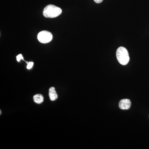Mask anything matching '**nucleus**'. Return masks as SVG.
Here are the masks:
<instances>
[{
	"label": "nucleus",
	"instance_id": "20e7f679",
	"mask_svg": "<svg viewBox=\"0 0 149 149\" xmlns=\"http://www.w3.org/2000/svg\"><path fill=\"white\" fill-rule=\"evenodd\" d=\"M131 103L129 99H123L121 100L119 103V107L122 110L129 109L131 106Z\"/></svg>",
	"mask_w": 149,
	"mask_h": 149
},
{
	"label": "nucleus",
	"instance_id": "39448f33",
	"mask_svg": "<svg viewBox=\"0 0 149 149\" xmlns=\"http://www.w3.org/2000/svg\"><path fill=\"white\" fill-rule=\"evenodd\" d=\"M49 97L51 101H54L58 98V95L54 87H51L49 90Z\"/></svg>",
	"mask_w": 149,
	"mask_h": 149
},
{
	"label": "nucleus",
	"instance_id": "1a4fd4ad",
	"mask_svg": "<svg viewBox=\"0 0 149 149\" xmlns=\"http://www.w3.org/2000/svg\"><path fill=\"white\" fill-rule=\"evenodd\" d=\"M103 1V0H94V1L97 3H102Z\"/></svg>",
	"mask_w": 149,
	"mask_h": 149
},
{
	"label": "nucleus",
	"instance_id": "f03ea898",
	"mask_svg": "<svg viewBox=\"0 0 149 149\" xmlns=\"http://www.w3.org/2000/svg\"><path fill=\"white\" fill-rule=\"evenodd\" d=\"M116 56L118 62L122 65H126L130 61L128 51L124 47H119L117 49Z\"/></svg>",
	"mask_w": 149,
	"mask_h": 149
},
{
	"label": "nucleus",
	"instance_id": "7ed1b4c3",
	"mask_svg": "<svg viewBox=\"0 0 149 149\" xmlns=\"http://www.w3.org/2000/svg\"><path fill=\"white\" fill-rule=\"evenodd\" d=\"M53 39L52 34L47 31H41L37 35V39L40 43L47 44L51 42Z\"/></svg>",
	"mask_w": 149,
	"mask_h": 149
},
{
	"label": "nucleus",
	"instance_id": "0eeeda50",
	"mask_svg": "<svg viewBox=\"0 0 149 149\" xmlns=\"http://www.w3.org/2000/svg\"><path fill=\"white\" fill-rule=\"evenodd\" d=\"M33 65H34V63L32 62H29L27 66V69H30L32 68V66H33Z\"/></svg>",
	"mask_w": 149,
	"mask_h": 149
},
{
	"label": "nucleus",
	"instance_id": "423d86ee",
	"mask_svg": "<svg viewBox=\"0 0 149 149\" xmlns=\"http://www.w3.org/2000/svg\"><path fill=\"white\" fill-rule=\"evenodd\" d=\"M34 102L36 103L40 104L42 103L44 101V97L41 94H37L34 96Z\"/></svg>",
	"mask_w": 149,
	"mask_h": 149
},
{
	"label": "nucleus",
	"instance_id": "6e6552de",
	"mask_svg": "<svg viewBox=\"0 0 149 149\" xmlns=\"http://www.w3.org/2000/svg\"><path fill=\"white\" fill-rule=\"evenodd\" d=\"M16 58L17 60V61L18 62L20 61L21 59L23 60V56H22V55L21 54H19L18 56H17Z\"/></svg>",
	"mask_w": 149,
	"mask_h": 149
},
{
	"label": "nucleus",
	"instance_id": "f257e3e1",
	"mask_svg": "<svg viewBox=\"0 0 149 149\" xmlns=\"http://www.w3.org/2000/svg\"><path fill=\"white\" fill-rule=\"evenodd\" d=\"M62 12L61 9L53 5H49L45 8L43 14L46 18H55L60 15Z\"/></svg>",
	"mask_w": 149,
	"mask_h": 149
}]
</instances>
